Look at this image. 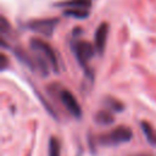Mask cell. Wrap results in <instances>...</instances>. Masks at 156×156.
I'll return each mask as SVG.
<instances>
[{
	"label": "cell",
	"instance_id": "obj_1",
	"mask_svg": "<svg viewBox=\"0 0 156 156\" xmlns=\"http://www.w3.org/2000/svg\"><path fill=\"white\" fill-rule=\"evenodd\" d=\"M29 46L34 52L35 67L41 76H48L50 72L58 73V62L54 49L44 40L33 38L29 41Z\"/></svg>",
	"mask_w": 156,
	"mask_h": 156
},
{
	"label": "cell",
	"instance_id": "obj_2",
	"mask_svg": "<svg viewBox=\"0 0 156 156\" xmlns=\"http://www.w3.org/2000/svg\"><path fill=\"white\" fill-rule=\"evenodd\" d=\"M71 49H72V51H73V54L76 56L77 62L84 69L87 77L93 79L94 73L89 68V62L93 58V56L95 55V52H96L95 46H93L89 41H85V40L76 38V39H73L71 41Z\"/></svg>",
	"mask_w": 156,
	"mask_h": 156
},
{
	"label": "cell",
	"instance_id": "obj_3",
	"mask_svg": "<svg viewBox=\"0 0 156 156\" xmlns=\"http://www.w3.org/2000/svg\"><path fill=\"white\" fill-rule=\"evenodd\" d=\"M133 136V132L129 127L119 126L107 133L99 135L96 141L102 146H118L121 144L128 143Z\"/></svg>",
	"mask_w": 156,
	"mask_h": 156
},
{
	"label": "cell",
	"instance_id": "obj_4",
	"mask_svg": "<svg viewBox=\"0 0 156 156\" xmlns=\"http://www.w3.org/2000/svg\"><path fill=\"white\" fill-rule=\"evenodd\" d=\"M57 24H58V18H41L28 22L26 27L34 33L41 34L44 37H51Z\"/></svg>",
	"mask_w": 156,
	"mask_h": 156
},
{
	"label": "cell",
	"instance_id": "obj_5",
	"mask_svg": "<svg viewBox=\"0 0 156 156\" xmlns=\"http://www.w3.org/2000/svg\"><path fill=\"white\" fill-rule=\"evenodd\" d=\"M58 99L61 104L65 106V108L74 117V118H80L82 117V107L74 95L67 90V89H60L58 90Z\"/></svg>",
	"mask_w": 156,
	"mask_h": 156
},
{
	"label": "cell",
	"instance_id": "obj_6",
	"mask_svg": "<svg viewBox=\"0 0 156 156\" xmlns=\"http://www.w3.org/2000/svg\"><path fill=\"white\" fill-rule=\"evenodd\" d=\"M107 34H108V24L102 22L95 30L94 35V46L98 54L102 55L105 51L106 46V40H107Z\"/></svg>",
	"mask_w": 156,
	"mask_h": 156
},
{
	"label": "cell",
	"instance_id": "obj_7",
	"mask_svg": "<svg viewBox=\"0 0 156 156\" xmlns=\"http://www.w3.org/2000/svg\"><path fill=\"white\" fill-rule=\"evenodd\" d=\"M12 52L13 55L17 57L18 61H21L23 65L28 66L32 71H34L37 67H35V61H34V57H30L24 50H22L21 48H13L12 49Z\"/></svg>",
	"mask_w": 156,
	"mask_h": 156
},
{
	"label": "cell",
	"instance_id": "obj_8",
	"mask_svg": "<svg viewBox=\"0 0 156 156\" xmlns=\"http://www.w3.org/2000/svg\"><path fill=\"white\" fill-rule=\"evenodd\" d=\"M93 0H65L61 1L58 4H56V6H61V7H66V9H85V10H90Z\"/></svg>",
	"mask_w": 156,
	"mask_h": 156
},
{
	"label": "cell",
	"instance_id": "obj_9",
	"mask_svg": "<svg viewBox=\"0 0 156 156\" xmlns=\"http://www.w3.org/2000/svg\"><path fill=\"white\" fill-rule=\"evenodd\" d=\"M94 121L95 123L100 126H110L115 122V117L108 110H100L94 115Z\"/></svg>",
	"mask_w": 156,
	"mask_h": 156
},
{
	"label": "cell",
	"instance_id": "obj_10",
	"mask_svg": "<svg viewBox=\"0 0 156 156\" xmlns=\"http://www.w3.org/2000/svg\"><path fill=\"white\" fill-rule=\"evenodd\" d=\"M140 128H141L147 143L152 146H156V130L151 127V124L146 121H143V122H140Z\"/></svg>",
	"mask_w": 156,
	"mask_h": 156
},
{
	"label": "cell",
	"instance_id": "obj_11",
	"mask_svg": "<svg viewBox=\"0 0 156 156\" xmlns=\"http://www.w3.org/2000/svg\"><path fill=\"white\" fill-rule=\"evenodd\" d=\"M102 104H104V107H106V110H108V111L122 112L124 110V105L119 100H117L115 98H111V96H106L104 99Z\"/></svg>",
	"mask_w": 156,
	"mask_h": 156
},
{
	"label": "cell",
	"instance_id": "obj_12",
	"mask_svg": "<svg viewBox=\"0 0 156 156\" xmlns=\"http://www.w3.org/2000/svg\"><path fill=\"white\" fill-rule=\"evenodd\" d=\"M89 10L85 9H65L63 15L67 17H73L77 20H84L89 16Z\"/></svg>",
	"mask_w": 156,
	"mask_h": 156
},
{
	"label": "cell",
	"instance_id": "obj_13",
	"mask_svg": "<svg viewBox=\"0 0 156 156\" xmlns=\"http://www.w3.org/2000/svg\"><path fill=\"white\" fill-rule=\"evenodd\" d=\"M48 156H61V146L55 136H51L48 143Z\"/></svg>",
	"mask_w": 156,
	"mask_h": 156
},
{
	"label": "cell",
	"instance_id": "obj_14",
	"mask_svg": "<svg viewBox=\"0 0 156 156\" xmlns=\"http://www.w3.org/2000/svg\"><path fill=\"white\" fill-rule=\"evenodd\" d=\"M0 32H1V34H2V38H4V37L10 32V24H9V22L6 21V18H5V17H1Z\"/></svg>",
	"mask_w": 156,
	"mask_h": 156
},
{
	"label": "cell",
	"instance_id": "obj_15",
	"mask_svg": "<svg viewBox=\"0 0 156 156\" xmlns=\"http://www.w3.org/2000/svg\"><path fill=\"white\" fill-rule=\"evenodd\" d=\"M6 67H7V57L2 54L1 55V65H0V68L4 71V69H6Z\"/></svg>",
	"mask_w": 156,
	"mask_h": 156
},
{
	"label": "cell",
	"instance_id": "obj_16",
	"mask_svg": "<svg viewBox=\"0 0 156 156\" xmlns=\"http://www.w3.org/2000/svg\"><path fill=\"white\" fill-rule=\"evenodd\" d=\"M133 156H151L149 154H138V155H133Z\"/></svg>",
	"mask_w": 156,
	"mask_h": 156
}]
</instances>
